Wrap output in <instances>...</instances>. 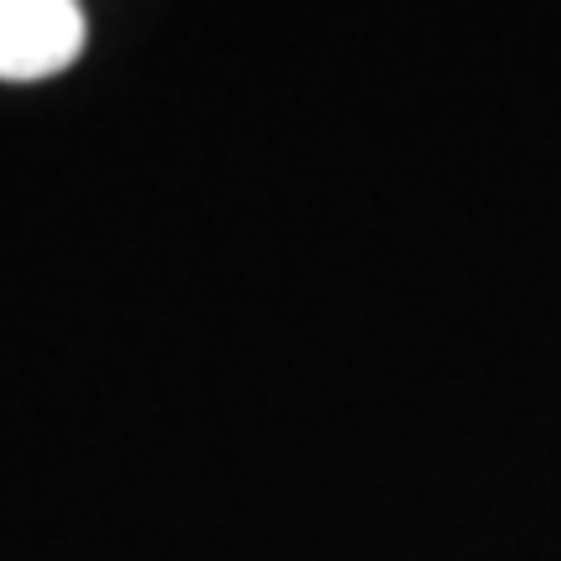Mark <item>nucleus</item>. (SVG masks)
<instances>
[{"instance_id":"1","label":"nucleus","mask_w":561,"mask_h":561,"mask_svg":"<svg viewBox=\"0 0 561 561\" xmlns=\"http://www.w3.org/2000/svg\"><path fill=\"white\" fill-rule=\"evenodd\" d=\"M83 53L79 0H0V79L37 83Z\"/></svg>"}]
</instances>
